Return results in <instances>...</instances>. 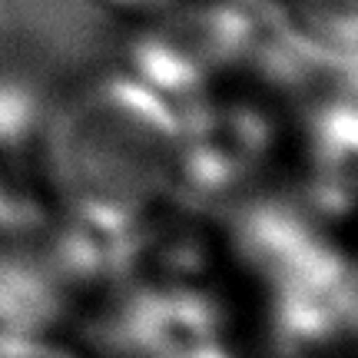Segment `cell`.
Returning a JSON list of instances; mask_svg holds the SVG:
<instances>
[{
	"mask_svg": "<svg viewBox=\"0 0 358 358\" xmlns=\"http://www.w3.org/2000/svg\"><path fill=\"white\" fill-rule=\"evenodd\" d=\"M173 103L133 73L103 77L47 120L40 159L87 226L123 222L179 176Z\"/></svg>",
	"mask_w": 358,
	"mask_h": 358,
	"instance_id": "6da1fadb",
	"label": "cell"
},
{
	"mask_svg": "<svg viewBox=\"0 0 358 358\" xmlns=\"http://www.w3.org/2000/svg\"><path fill=\"white\" fill-rule=\"evenodd\" d=\"M140 40V66L133 77L153 87L159 96L203 83L216 70L229 66L252 43V20L226 0H173L159 13L146 17ZM173 103V100H169Z\"/></svg>",
	"mask_w": 358,
	"mask_h": 358,
	"instance_id": "7a4b0ae2",
	"label": "cell"
},
{
	"mask_svg": "<svg viewBox=\"0 0 358 358\" xmlns=\"http://www.w3.org/2000/svg\"><path fill=\"white\" fill-rule=\"evenodd\" d=\"M66 295V262L43 259L37 249L0 252V335H53Z\"/></svg>",
	"mask_w": 358,
	"mask_h": 358,
	"instance_id": "3957f363",
	"label": "cell"
},
{
	"mask_svg": "<svg viewBox=\"0 0 358 358\" xmlns=\"http://www.w3.org/2000/svg\"><path fill=\"white\" fill-rule=\"evenodd\" d=\"M295 13L306 24L308 37L322 40V43H342L352 40V27H355V0H295Z\"/></svg>",
	"mask_w": 358,
	"mask_h": 358,
	"instance_id": "277c9868",
	"label": "cell"
},
{
	"mask_svg": "<svg viewBox=\"0 0 358 358\" xmlns=\"http://www.w3.org/2000/svg\"><path fill=\"white\" fill-rule=\"evenodd\" d=\"M0 358H80L53 335H0Z\"/></svg>",
	"mask_w": 358,
	"mask_h": 358,
	"instance_id": "5b68a950",
	"label": "cell"
},
{
	"mask_svg": "<svg viewBox=\"0 0 358 358\" xmlns=\"http://www.w3.org/2000/svg\"><path fill=\"white\" fill-rule=\"evenodd\" d=\"M93 3H100L103 10H110V13H123V17H140V20H146V17L159 13L163 7H169L173 0H93Z\"/></svg>",
	"mask_w": 358,
	"mask_h": 358,
	"instance_id": "8992f818",
	"label": "cell"
}]
</instances>
